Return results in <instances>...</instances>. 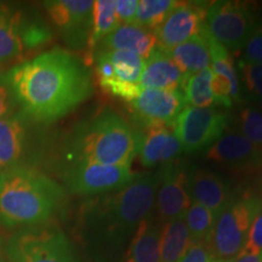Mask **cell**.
Here are the masks:
<instances>
[{
	"mask_svg": "<svg viewBox=\"0 0 262 262\" xmlns=\"http://www.w3.org/2000/svg\"><path fill=\"white\" fill-rule=\"evenodd\" d=\"M9 74L22 113L37 122L61 119L94 93L88 64L62 49L22 62Z\"/></svg>",
	"mask_w": 262,
	"mask_h": 262,
	"instance_id": "obj_1",
	"label": "cell"
},
{
	"mask_svg": "<svg viewBox=\"0 0 262 262\" xmlns=\"http://www.w3.org/2000/svg\"><path fill=\"white\" fill-rule=\"evenodd\" d=\"M159 179V171L137 175L125 187L85 202L80 229L86 247L107 257L119 253L152 211Z\"/></svg>",
	"mask_w": 262,
	"mask_h": 262,
	"instance_id": "obj_2",
	"label": "cell"
},
{
	"mask_svg": "<svg viewBox=\"0 0 262 262\" xmlns=\"http://www.w3.org/2000/svg\"><path fill=\"white\" fill-rule=\"evenodd\" d=\"M63 192L38 170L15 165L0 173V225L35 226L47 222Z\"/></svg>",
	"mask_w": 262,
	"mask_h": 262,
	"instance_id": "obj_3",
	"label": "cell"
},
{
	"mask_svg": "<svg viewBox=\"0 0 262 262\" xmlns=\"http://www.w3.org/2000/svg\"><path fill=\"white\" fill-rule=\"evenodd\" d=\"M142 134L119 114L106 110L78 127L71 142L73 162L130 165L140 153Z\"/></svg>",
	"mask_w": 262,
	"mask_h": 262,
	"instance_id": "obj_4",
	"label": "cell"
},
{
	"mask_svg": "<svg viewBox=\"0 0 262 262\" xmlns=\"http://www.w3.org/2000/svg\"><path fill=\"white\" fill-rule=\"evenodd\" d=\"M261 208L262 199L251 193L229 198L216 216L212 229L210 243L216 260L228 262L243 250L249 229Z\"/></svg>",
	"mask_w": 262,
	"mask_h": 262,
	"instance_id": "obj_5",
	"label": "cell"
},
{
	"mask_svg": "<svg viewBox=\"0 0 262 262\" xmlns=\"http://www.w3.org/2000/svg\"><path fill=\"white\" fill-rule=\"evenodd\" d=\"M98 84L106 93L133 102L142 91L140 85L145 60L127 51H94Z\"/></svg>",
	"mask_w": 262,
	"mask_h": 262,
	"instance_id": "obj_6",
	"label": "cell"
},
{
	"mask_svg": "<svg viewBox=\"0 0 262 262\" xmlns=\"http://www.w3.org/2000/svg\"><path fill=\"white\" fill-rule=\"evenodd\" d=\"M10 262H78L71 243L57 228L22 231L10 238Z\"/></svg>",
	"mask_w": 262,
	"mask_h": 262,
	"instance_id": "obj_7",
	"label": "cell"
},
{
	"mask_svg": "<svg viewBox=\"0 0 262 262\" xmlns=\"http://www.w3.org/2000/svg\"><path fill=\"white\" fill-rule=\"evenodd\" d=\"M256 24L250 6L243 2H215L206 10L204 26L227 50L239 51Z\"/></svg>",
	"mask_w": 262,
	"mask_h": 262,
	"instance_id": "obj_8",
	"label": "cell"
},
{
	"mask_svg": "<svg viewBox=\"0 0 262 262\" xmlns=\"http://www.w3.org/2000/svg\"><path fill=\"white\" fill-rule=\"evenodd\" d=\"M136 176L130 165L72 162L64 170L63 182L74 194L101 195L125 187Z\"/></svg>",
	"mask_w": 262,
	"mask_h": 262,
	"instance_id": "obj_9",
	"label": "cell"
},
{
	"mask_svg": "<svg viewBox=\"0 0 262 262\" xmlns=\"http://www.w3.org/2000/svg\"><path fill=\"white\" fill-rule=\"evenodd\" d=\"M227 124V114L214 107L186 106L172 127L183 152L192 153L214 145L225 134Z\"/></svg>",
	"mask_w": 262,
	"mask_h": 262,
	"instance_id": "obj_10",
	"label": "cell"
},
{
	"mask_svg": "<svg viewBox=\"0 0 262 262\" xmlns=\"http://www.w3.org/2000/svg\"><path fill=\"white\" fill-rule=\"evenodd\" d=\"M93 5L91 0H52L44 3L51 22L66 44L74 50H81L89 44Z\"/></svg>",
	"mask_w": 262,
	"mask_h": 262,
	"instance_id": "obj_11",
	"label": "cell"
},
{
	"mask_svg": "<svg viewBox=\"0 0 262 262\" xmlns=\"http://www.w3.org/2000/svg\"><path fill=\"white\" fill-rule=\"evenodd\" d=\"M188 168L175 159L160 168V179L156 193V204L160 221L164 224L185 217L192 204L188 192Z\"/></svg>",
	"mask_w": 262,
	"mask_h": 262,
	"instance_id": "obj_12",
	"label": "cell"
},
{
	"mask_svg": "<svg viewBox=\"0 0 262 262\" xmlns=\"http://www.w3.org/2000/svg\"><path fill=\"white\" fill-rule=\"evenodd\" d=\"M206 10L205 3L178 2L155 31L158 48L170 50L199 34L204 26Z\"/></svg>",
	"mask_w": 262,
	"mask_h": 262,
	"instance_id": "obj_13",
	"label": "cell"
},
{
	"mask_svg": "<svg viewBox=\"0 0 262 262\" xmlns=\"http://www.w3.org/2000/svg\"><path fill=\"white\" fill-rule=\"evenodd\" d=\"M131 103L134 114L143 125H173L187 106L182 90L142 89Z\"/></svg>",
	"mask_w": 262,
	"mask_h": 262,
	"instance_id": "obj_14",
	"label": "cell"
},
{
	"mask_svg": "<svg viewBox=\"0 0 262 262\" xmlns=\"http://www.w3.org/2000/svg\"><path fill=\"white\" fill-rule=\"evenodd\" d=\"M204 157L209 162L237 170H253L262 166V149L237 130L225 133L209 147Z\"/></svg>",
	"mask_w": 262,
	"mask_h": 262,
	"instance_id": "obj_15",
	"label": "cell"
},
{
	"mask_svg": "<svg viewBox=\"0 0 262 262\" xmlns=\"http://www.w3.org/2000/svg\"><path fill=\"white\" fill-rule=\"evenodd\" d=\"M182 152V146L173 133L172 125L152 124L146 126L139 153L143 166L148 168L157 164H166L175 160Z\"/></svg>",
	"mask_w": 262,
	"mask_h": 262,
	"instance_id": "obj_16",
	"label": "cell"
},
{
	"mask_svg": "<svg viewBox=\"0 0 262 262\" xmlns=\"http://www.w3.org/2000/svg\"><path fill=\"white\" fill-rule=\"evenodd\" d=\"M188 192L192 202L198 203L217 216L231 198V189L219 173L194 168L188 171Z\"/></svg>",
	"mask_w": 262,
	"mask_h": 262,
	"instance_id": "obj_17",
	"label": "cell"
},
{
	"mask_svg": "<svg viewBox=\"0 0 262 262\" xmlns=\"http://www.w3.org/2000/svg\"><path fill=\"white\" fill-rule=\"evenodd\" d=\"M157 47L155 32L129 24L118 26L116 31L107 35L94 51H127L146 60Z\"/></svg>",
	"mask_w": 262,
	"mask_h": 262,
	"instance_id": "obj_18",
	"label": "cell"
},
{
	"mask_svg": "<svg viewBox=\"0 0 262 262\" xmlns=\"http://www.w3.org/2000/svg\"><path fill=\"white\" fill-rule=\"evenodd\" d=\"M186 77L165 51L157 47L145 60L140 85L142 89L180 90Z\"/></svg>",
	"mask_w": 262,
	"mask_h": 262,
	"instance_id": "obj_19",
	"label": "cell"
},
{
	"mask_svg": "<svg viewBox=\"0 0 262 262\" xmlns=\"http://www.w3.org/2000/svg\"><path fill=\"white\" fill-rule=\"evenodd\" d=\"M25 114L16 113L0 120V164L4 169L18 165L26 145Z\"/></svg>",
	"mask_w": 262,
	"mask_h": 262,
	"instance_id": "obj_20",
	"label": "cell"
},
{
	"mask_svg": "<svg viewBox=\"0 0 262 262\" xmlns=\"http://www.w3.org/2000/svg\"><path fill=\"white\" fill-rule=\"evenodd\" d=\"M187 78L210 66V50L202 31L178 47L164 50Z\"/></svg>",
	"mask_w": 262,
	"mask_h": 262,
	"instance_id": "obj_21",
	"label": "cell"
},
{
	"mask_svg": "<svg viewBox=\"0 0 262 262\" xmlns=\"http://www.w3.org/2000/svg\"><path fill=\"white\" fill-rule=\"evenodd\" d=\"M162 226L147 217L131 238L125 262H160Z\"/></svg>",
	"mask_w": 262,
	"mask_h": 262,
	"instance_id": "obj_22",
	"label": "cell"
},
{
	"mask_svg": "<svg viewBox=\"0 0 262 262\" xmlns=\"http://www.w3.org/2000/svg\"><path fill=\"white\" fill-rule=\"evenodd\" d=\"M24 35L21 14L10 5L0 4V63L21 55L26 47Z\"/></svg>",
	"mask_w": 262,
	"mask_h": 262,
	"instance_id": "obj_23",
	"label": "cell"
},
{
	"mask_svg": "<svg viewBox=\"0 0 262 262\" xmlns=\"http://www.w3.org/2000/svg\"><path fill=\"white\" fill-rule=\"evenodd\" d=\"M191 244L185 219H175L162 226L160 262H179Z\"/></svg>",
	"mask_w": 262,
	"mask_h": 262,
	"instance_id": "obj_24",
	"label": "cell"
},
{
	"mask_svg": "<svg viewBox=\"0 0 262 262\" xmlns=\"http://www.w3.org/2000/svg\"><path fill=\"white\" fill-rule=\"evenodd\" d=\"M120 26L116 12V0H96L93 5V24L88 47L93 54L95 49L107 35Z\"/></svg>",
	"mask_w": 262,
	"mask_h": 262,
	"instance_id": "obj_25",
	"label": "cell"
},
{
	"mask_svg": "<svg viewBox=\"0 0 262 262\" xmlns=\"http://www.w3.org/2000/svg\"><path fill=\"white\" fill-rule=\"evenodd\" d=\"M211 79L212 71L210 67L186 78L181 89L187 106L199 108L211 107V104L214 103Z\"/></svg>",
	"mask_w": 262,
	"mask_h": 262,
	"instance_id": "obj_26",
	"label": "cell"
},
{
	"mask_svg": "<svg viewBox=\"0 0 262 262\" xmlns=\"http://www.w3.org/2000/svg\"><path fill=\"white\" fill-rule=\"evenodd\" d=\"M183 219L187 225L191 243L210 241L216 220L214 212L198 203L192 202Z\"/></svg>",
	"mask_w": 262,
	"mask_h": 262,
	"instance_id": "obj_27",
	"label": "cell"
},
{
	"mask_svg": "<svg viewBox=\"0 0 262 262\" xmlns=\"http://www.w3.org/2000/svg\"><path fill=\"white\" fill-rule=\"evenodd\" d=\"M176 4L175 0H139L134 25L155 32Z\"/></svg>",
	"mask_w": 262,
	"mask_h": 262,
	"instance_id": "obj_28",
	"label": "cell"
},
{
	"mask_svg": "<svg viewBox=\"0 0 262 262\" xmlns=\"http://www.w3.org/2000/svg\"><path fill=\"white\" fill-rule=\"evenodd\" d=\"M235 125L241 135L262 149V110L255 106L242 108L235 118Z\"/></svg>",
	"mask_w": 262,
	"mask_h": 262,
	"instance_id": "obj_29",
	"label": "cell"
},
{
	"mask_svg": "<svg viewBox=\"0 0 262 262\" xmlns=\"http://www.w3.org/2000/svg\"><path fill=\"white\" fill-rule=\"evenodd\" d=\"M238 70L242 95L244 93L250 100L262 102V64L241 60L238 62Z\"/></svg>",
	"mask_w": 262,
	"mask_h": 262,
	"instance_id": "obj_30",
	"label": "cell"
},
{
	"mask_svg": "<svg viewBox=\"0 0 262 262\" xmlns=\"http://www.w3.org/2000/svg\"><path fill=\"white\" fill-rule=\"evenodd\" d=\"M17 106L9 72H0V120L12 116Z\"/></svg>",
	"mask_w": 262,
	"mask_h": 262,
	"instance_id": "obj_31",
	"label": "cell"
},
{
	"mask_svg": "<svg viewBox=\"0 0 262 262\" xmlns=\"http://www.w3.org/2000/svg\"><path fill=\"white\" fill-rule=\"evenodd\" d=\"M242 61L262 64V19L255 24L243 47Z\"/></svg>",
	"mask_w": 262,
	"mask_h": 262,
	"instance_id": "obj_32",
	"label": "cell"
},
{
	"mask_svg": "<svg viewBox=\"0 0 262 262\" xmlns=\"http://www.w3.org/2000/svg\"><path fill=\"white\" fill-rule=\"evenodd\" d=\"M179 262H216L210 241L191 243Z\"/></svg>",
	"mask_w": 262,
	"mask_h": 262,
	"instance_id": "obj_33",
	"label": "cell"
},
{
	"mask_svg": "<svg viewBox=\"0 0 262 262\" xmlns=\"http://www.w3.org/2000/svg\"><path fill=\"white\" fill-rule=\"evenodd\" d=\"M243 250L253 251V253H261L262 251V208L249 229Z\"/></svg>",
	"mask_w": 262,
	"mask_h": 262,
	"instance_id": "obj_34",
	"label": "cell"
},
{
	"mask_svg": "<svg viewBox=\"0 0 262 262\" xmlns=\"http://www.w3.org/2000/svg\"><path fill=\"white\" fill-rule=\"evenodd\" d=\"M139 0H116V12L120 25H129L135 22Z\"/></svg>",
	"mask_w": 262,
	"mask_h": 262,
	"instance_id": "obj_35",
	"label": "cell"
},
{
	"mask_svg": "<svg viewBox=\"0 0 262 262\" xmlns=\"http://www.w3.org/2000/svg\"><path fill=\"white\" fill-rule=\"evenodd\" d=\"M228 262H262V251L261 253H253V251L242 250L233 260Z\"/></svg>",
	"mask_w": 262,
	"mask_h": 262,
	"instance_id": "obj_36",
	"label": "cell"
},
{
	"mask_svg": "<svg viewBox=\"0 0 262 262\" xmlns=\"http://www.w3.org/2000/svg\"><path fill=\"white\" fill-rule=\"evenodd\" d=\"M4 170H5V169H4V166H3L2 164H0V173H2L3 171H4Z\"/></svg>",
	"mask_w": 262,
	"mask_h": 262,
	"instance_id": "obj_37",
	"label": "cell"
},
{
	"mask_svg": "<svg viewBox=\"0 0 262 262\" xmlns=\"http://www.w3.org/2000/svg\"><path fill=\"white\" fill-rule=\"evenodd\" d=\"M216 262H222V261H219V260H216Z\"/></svg>",
	"mask_w": 262,
	"mask_h": 262,
	"instance_id": "obj_38",
	"label": "cell"
}]
</instances>
